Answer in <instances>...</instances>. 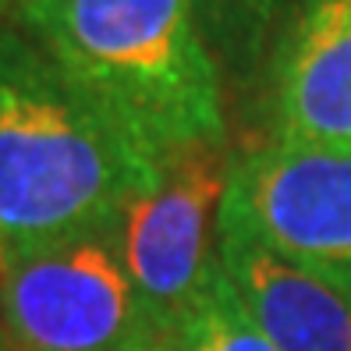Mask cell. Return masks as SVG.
Returning <instances> with one entry per match:
<instances>
[{"mask_svg": "<svg viewBox=\"0 0 351 351\" xmlns=\"http://www.w3.org/2000/svg\"><path fill=\"white\" fill-rule=\"evenodd\" d=\"M11 22L149 160L223 146V75L195 0H32Z\"/></svg>", "mask_w": 351, "mask_h": 351, "instance_id": "obj_1", "label": "cell"}, {"mask_svg": "<svg viewBox=\"0 0 351 351\" xmlns=\"http://www.w3.org/2000/svg\"><path fill=\"white\" fill-rule=\"evenodd\" d=\"M156 178L25 29L0 22V256L110 231Z\"/></svg>", "mask_w": 351, "mask_h": 351, "instance_id": "obj_2", "label": "cell"}, {"mask_svg": "<svg viewBox=\"0 0 351 351\" xmlns=\"http://www.w3.org/2000/svg\"><path fill=\"white\" fill-rule=\"evenodd\" d=\"M114 227L0 256V351H156Z\"/></svg>", "mask_w": 351, "mask_h": 351, "instance_id": "obj_3", "label": "cell"}, {"mask_svg": "<svg viewBox=\"0 0 351 351\" xmlns=\"http://www.w3.org/2000/svg\"><path fill=\"white\" fill-rule=\"evenodd\" d=\"M234 153L192 146L160 160V178L114 223L138 302L167 341L189 323L217 274V231Z\"/></svg>", "mask_w": 351, "mask_h": 351, "instance_id": "obj_4", "label": "cell"}, {"mask_svg": "<svg viewBox=\"0 0 351 351\" xmlns=\"http://www.w3.org/2000/svg\"><path fill=\"white\" fill-rule=\"evenodd\" d=\"M220 220L351 291V149L263 142L238 153Z\"/></svg>", "mask_w": 351, "mask_h": 351, "instance_id": "obj_5", "label": "cell"}, {"mask_svg": "<svg viewBox=\"0 0 351 351\" xmlns=\"http://www.w3.org/2000/svg\"><path fill=\"white\" fill-rule=\"evenodd\" d=\"M263 78L266 142L351 149V0H298Z\"/></svg>", "mask_w": 351, "mask_h": 351, "instance_id": "obj_6", "label": "cell"}, {"mask_svg": "<svg viewBox=\"0 0 351 351\" xmlns=\"http://www.w3.org/2000/svg\"><path fill=\"white\" fill-rule=\"evenodd\" d=\"M217 259L241 308L277 351H351V291L298 270L223 220Z\"/></svg>", "mask_w": 351, "mask_h": 351, "instance_id": "obj_7", "label": "cell"}, {"mask_svg": "<svg viewBox=\"0 0 351 351\" xmlns=\"http://www.w3.org/2000/svg\"><path fill=\"white\" fill-rule=\"evenodd\" d=\"M298 0H195L202 36L220 75L249 86L266 75L274 43Z\"/></svg>", "mask_w": 351, "mask_h": 351, "instance_id": "obj_8", "label": "cell"}, {"mask_svg": "<svg viewBox=\"0 0 351 351\" xmlns=\"http://www.w3.org/2000/svg\"><path fill=\"white\" fill-rule=\"evenodd\" d=\"M171 348L174 351H277L241 308L231 280L223 277V266H217L202 302L195 305L189 323L174 334Z\"/></svg>", "mask_w": 351, "mask_h": 351, "instance_id": "obj_9", "label": "cell"}, {"mask_svg": "<svg viewBox=\"0 0 351 351\" xmlns=\"http://www.w3.org/2000/svg\"><path fill=\"white\" fill-rule=\"evenodd\" d=\"M25 4H32V0H0V22H11Z\"/></svg>", "mask_w": 351, "mask_h": 351, "instance_id": "obj_10", "label": "cell"}, {"mask_svg": "<svg viewBox=\"0 0 351 351\" xmlns=\"http://www.w3.org/2000/svg\"><path fill=\"white\" fill-rule=\"evenodd\" d=\"M156 351H174V348H171V344H163V348H156Z\"/></svg>", "mask_w": 351, "mask_h": 351, "instance_id": "obj_11", "label": "cell"}]
</instances>
